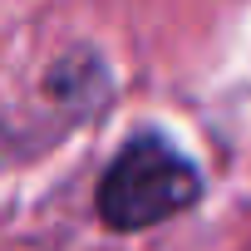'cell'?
<instances>
[{
  "instance_id": "1",
  "label": "cell",
  "mask_w": 251,
  "mask_h": 251,
  "mask_svg": "<svg viewBox=\"0 0 251 251\" xmlns=\"http://www.w3.org/2000/svg\"><path fill=\"white\" fill-rule=\"evenodd\" d=\"M197 192H202V177L173 143L133 138L108 163L94 202L113 231H143V226H158V222L187 212L197 202Z\"/></svg>"
}]
</instances>
